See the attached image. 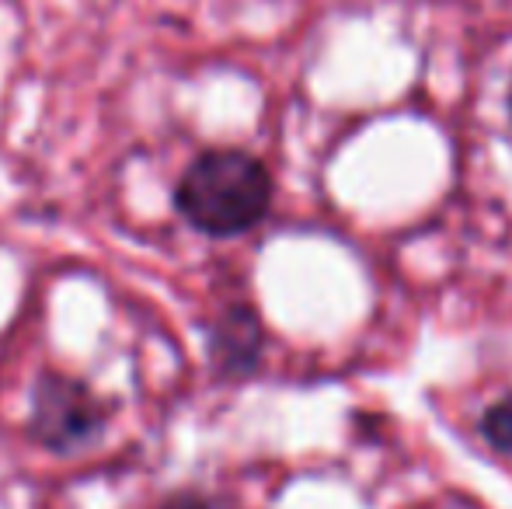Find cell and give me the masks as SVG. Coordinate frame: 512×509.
Masks as SVG:
<instances>
[{
    "mask_svg": "<svg viewBox=\"0 0 512 509\" xmlns=\"http://www.w3.org/2000/svg\"><path fill=\"white\" fill-rule=\"evenodd\" d=\"M272 175L255 154L234 147L206 150L189 164L175 189V206L209 238L248 234L272 210Z\"/></svg>",
    "mask_w": 512,
    "mask_h": 509,
    "instance_id": "cell-1",
    "label": "cell"
},
{
    "mask_svg": "<svg viewBox=\"0 0 512 509\" xmlns=\"http://www.w3.org/2000/svg\"><path fill=\"white\" fill-rule=\"evenodd\" d=\"M481 436L499 454H512V394L485 408V415H481Z\"/></svg>",
    "mask_w": 512,
    "mask_h": 509,
    "instance_id": "cell-4",
    "label": "cell"
},
{
    "mask_svg": "<svg viewBox=\"0 0 512 509\" xmlns=\"http://www.w3.org/2000/svg\"><path fill=\"white\" fill-rule=\"evenodd\" d=\"M506 109H509V119H512V81H509V91H506Z\"/></svg>",
    "mask_w": 512,
    "mask_h": 509,
    "instance_id": "cell-6",
    "label": "cell"
},
{
    "mask_svg": "<svg viewBox=\"0 0 512 509\" xmlns=\"http://www.w3.org/2000/svg\"><path fill=\"white\" fill-rule=\"evenodd\" d=\"M265 353V328L255 307L248 304H230L227 311L216 318L213 332H209V356L220 377L241 381V377L255 374Z\"/></svg>",
    "mask_w": 512,
    "mask_h": 509,
    "instance_id": "cell-3",
    "label": "cell"
},
{
    "mask_svg": "<svg viewBox=\"0 0 512 509\" xmlns=\"http://www.w3.org/2000/svg\"><path fill=\"white\" fill-rule=\"evenodd\" d=\"M105 426V408L81 381L46 374L35 384L32 436L49 450H74L95 440Z\"/></svg>",
    "mask_w": 512,
    "mask_h": 509,
    "instance_id": "cell-2",
    "label": "cell"
},
{
    "mask_svg": "<svg viewBox=\"0 0 512 509\" xmlns=\"http://www.w3.org/2000/svg\"><path fill=\"white\" fill-rule=\"evenodd\" d=\"M164 509H227V506L209 496H199V492H182V496H175Z\"/></svg>",
    "mask_w": 512,
    "mask_h": 509,
    "instance_id": "cell-5",
    "label": "cell"
}]
</instances>
